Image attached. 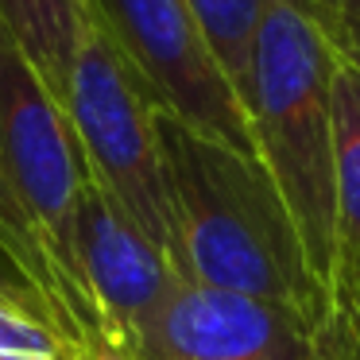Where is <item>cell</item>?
I'll use <instances>...</instances> for the list:
<instances>
[{
    "label": "cell",
    "instance_id": "cell-1",
    "mask_svg": "<svg viewBox=\"0 0 360 360\" xmlns=\"http://www.w3.org/2000/svg\"><path fill=\"white\" fill-rule=\"evenodd\" d=\"M155 140L179 233L182 279L333 321L287 205L256 155L233 151L155 109Z\"/></svg>",
    "mask_w": 360,
    "mask_h": 360
},
{
    "label": "cell",
    "instance_id": "cell-2",
    "mask_svg": "<svg viewBox=\"0 0 360 360\" xmlns=\"http://www.w3.org/2000/svg\"><path fill=\"white\" fill-rule=\"evenodd\" d=\"M256 159L275 182L318 287L337 310L333 58L290 0H267L244 89Z\"/></svg>",
    "mask_w": 360,
    "mask_h": 360
},
{
    "label": "cell",
    "instance_id": "cell-3",
    "mask_svg": "<svg viewBox=\"0 0 360 360\" xmlns=\"http://www.w3.org/2000/svg\"><path fill=\"white\" fill-rule=\"evenodd\" d=\"M63 109L74 124L89 179L182 275L171 190L155 140V105L89 16L78 35V58Z\"/></svg>",
    "mask_w": 360,
    "mask_h": 360
},
{
    "label": "cell",
    "instance_id": "cell-4",
    "mask_svg": "<svg viewBox=\"0 0 360 360\" xmlns=\"http://www.w3.org/2000/svg\"><path fill=\"white\" fill-rule=\"evenodd\" d=\"M0 155L20 210L32 221L58 283L101 337L94 302L82 287L74 259V225L82 190L89 182L86 159L63 101L43 86V78L4 32H0Z\"/></svg>",
    "mask_w": 360,
    "mask_h": 360
},
{
    "label": "cell",
    "instance_id": "cell-5",
    "mask_svg": "<svg viewBox=\"0 0 360 360\" xmlns=\"http://www.w3.org/2000/svg\"><path fill=\"white\" fill-rule=\"evenodd\" d=\"M86 16L132 66L159 112L256 155L248 109L186 0H86Z\"/></svg>",
    "mask_w": 360,
    "mask_h": 360
},
{
    "label": "cell",
    "instance_id": "cell-6",
    "mask_svg": "<svg viewBox=\"0 0 360 360\" xmlns=\"http://www.w3.org/2000/svg\"><path fill=\"white\" fill-rule=\"evenodd\" d=\"M333 321L182 279L140 329L132 360H326Z\"/></svg>",
    "mask_w": 360,
    "mask_h": 360
},
{
    "label": "cell",
    "instance_id": "cell-7",
    "mask_svg": "<svg viewBox=\"0 0 360 360\" xmlns=\"http://www.w3.org/2000/svg\"><path fill=\"white\" fill-rule=\"evenodd\" d=\"M74 259L105 345L120 352L132 349L140 329L182 283V275L167 264L163 252L120 213V205L94 179L82 190Z\"/></svg>",
    "mask_w": 360,
    "mask_h": 360
},
{
    "label": "cell",
    "instance_id": "cell-8",
    "mask_svg": "<svg viewBox=\"0 0 360 360\" xmlns=\"http://www.w3.org/2000/svg\"><path fill=\"white\" fill-rule=\"evenodd\" d=\"M0 259L39 295L55 333L70 345V352L78 360L89 356L97 345H105L101 337H97V329L89 326V318L70 302L66 287L58 283L55 267H51L47 252H43L39 236H35V229H32V221H27V213L20 210V202H16V190H12L8 171H4V155H0Z\"/></svg>",
    "mask_w": 360,
    "mask_h": 360
},
{
    "label": "cell",
    "instance_id": "cell-9",
    "mask_svg": "<svg viewBox=\"0 0 360 360\" xmlns=\"http://www.w3.org/2000/svg\"><path fill=\"white\" fill-rule=\"evenodd\" d=\"M337 174V314L360 287V74L333 63Z\"/></svg>",
    "mask_w": 360,
    "mask_h": 360
},
{
    "label": "cell",
    "instance_id": "cell-10",
    "mask_svg": "<svg viewBox=\"0 0 360 360\" xmlns=\"http://www.w3.org/2000/svg\"><path fill=\"white\" fill-rule=\"evenodd\" d=\"M86 24L82 0H0V32L20 47L43 86L66 101V86L78 58V35Z\"/></svg>",
    "mask_w": 360,
    "mask_h": 360
},
{
    "label": "cell",
    "instance_id": "cell-11",
    "mask_svg": "<svg viewBox=\"0 0 360 360\" xmlns=\"http://www.w3.org/2000/svg\"><path fill=\"white\" fill-rule=\"evenodd\" d=\"M186 4L194 12L198 27L205 32V39H210L221 70L229 74L233 89L244 101L248 74H252V51H256V35H259V24H264L267 0H186Z\"/></svg>",
    "mask_w": 360,
    "mask_h": 360
},
{
    "label": "cell",
    "instance_id": "cell-12",
    "mask_svg": "<svg viewBox=\"0 0 360 360\" xmlns=\"http://www.w3.org/2000/svg\"><path fill=\"white\" fill-rule=\"evenodd\" d=\"M0 356L8 360H78L70 345L55 333L43 314L32 306L0 298Z\"/></svg>",
    "mask_w": 360,
    "mask_h": 360
},
{
    "label": "cell",
    "instance_id": "cell-13",
    "mask_svg": "<svg viewBox=\"0 0 360 360\" xmlns=\"http://www.w3.org/2000/svg\"><path fill=\"white\" fill-rule=\"evenodd\" d=\"M318 32L329 58L360 74V0H290Z\"/></svg>",
    "mask_w": 360,
    "mask_h": 360
},
{
    "label": "cell",
    "instance_id": "cell-14",
    "mask_svg": "<svg viewBox=\"0 0 360 360\" xmlns=\"http://www.w3.org/2000/svg\"><path fill=\"white\" fill-rule=\"evenodd\" d=\"M326 360H360V321L352 318V314H337L333 318Z\"/></svg>",
    "mask_w": 360,
    "mask_h": 360
},
{
    "label": "cell",
    "instance_id": "cell-15",
    "mask_svg": "<svg viewBox=\"0 0 360 360\" xmlns=\"http://www.w3.org/2000/svg\"><path fill=\"white\" fill-rule=\"evenodd\" d=\"M0 298H4V302H20V306H32L35 314H43V318H47V310H43L39 295H35V290L27 287V283L20 279L16 271H12V267L4 264V259H0ZM47 321H51V318H47Z\"/></svg>",
    "mask_w": 360,
    "mask_h": 360
},
{
    "label": "cell",
    "instance_id": "cell-16",
    "mask_svg": "<svg viewBox=\"0 0 360 360\" xmlns=\"http://www.w3.org/2000/svg\"><path fill=\"white\" fill-rule=\"evenodd\" d=\"M82 360H132L128 352H120V349H112V345H97L89 356H82Z\"/></svg>",
    "mask_w": 360,
    "mask_h": 360
},
{
    "label": "cell",
    "instance_id": "cell-17",
    "mask_svg": "<svg viewBox=\"0 0 360 360\" xmlns=\"http://www.w3.org/2000/svg\"><path fill=\"white\" fill-rule=\"evenodd\" d=\"M341 314H352V318H356L360 321V287H356V295H352V302L349 306H345V310Z\"/></svg>",
    "mask_w": 360,
    "mask_h": 360
},
{
    "label": "cell",
    "instance_id": "cell-18",
    "mask_svg": "<svg viewBox=\"0 0 360 360\" xmlns=\"http://www.w3.org/2000/svg\"><path fill=\"white\" fill-rule=\"evenodd\" d=\"M82 4H86V0H82Z\"/></svg>",
    "mask_w": 360,
    "mask_h": 360
}]
</instances>
